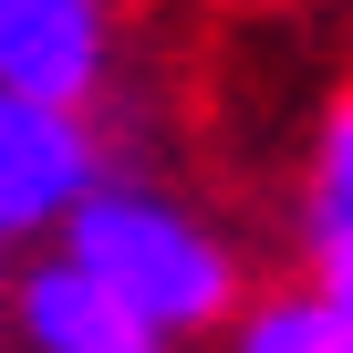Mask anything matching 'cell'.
Masks as SVG:
<instances>
[{"mask_svg": "<svg viewBox=\"0 0 353 353\" xmlns=\"http://www.w3.org/2000/svg\"><path fill=\"white\" fill-rule=\"evenodd\" d=\"M63 260L83 281H104L156 343L166 332H198L229 312V250L198 229V219H176L166 198H125V188H94L73 219H63Z\"/></svg>", "mask_w": 353, "mask_h": 353, "instance_id": "cell-1", "label": "cell"}, {"mask_svg": "<svg viewBox=\"0 0 353 353\" xmlns=\"http://www.w3.org/2000/svg\"><path fill=\"white\" fill-rule=\"evenodd\" d=\"M104 73V0H0V94L83 104Z\"/></svg>", "mask_w": 353, "mask_h": 353, "instance_id": "cell-3", "label": "cell"}, {"mask_svg": "<svg viewBox=\"0 0 353 353\" xmlns=\"http://www.w3.org/2000/svg\"><path fill=\"white\" fill-rule=\"evenodd\" d=\"M322 312H332V332L353 343V239H322V291H312Z\"/></svg>", "mask_w": 353, "mask_h": 353, "instance_id": "cell-7", "label": "cell"}, {"mask_svg": "<svg viewBox=\"0 0 353 353\" xmlns=\"http://www.w3.org/2000/svg\"><path fill=\"white\" fill-rule=\"evenodd\" d=\"M312 219H322V239H353V104L322 135V198H312Z\"/></svg>", "mask_w": 353, "mask_h": 353, "instance_id": "cell-6", "label": "cell"}, {"mask_svg": "<svg viewBox=\"0 0 353 353\" xmlns=\"http://www.w3.org/2000/svg\"><path fill=\"white\" fill-rule=\"evenodd\" d=\"M83 198H94V135H83V114L0 94V239L52 229Z\"/></svg>", "mask_w": 353, "mask_h": 353, "instance_id": "cell-2", "label": "cell"}, {"mask_svg": "<svg viewBox=\"0 0 353 353\" xmlns=\"http://www.w3.org/2000/svg\"><path fill=\"white\" fill-rule=\"evenodd\" d=\"M21 332H32L42 353H156V332H145L104 281H83L73 260H52V270L21 281Z\"/></svg>", "mask_w": 353, "mask_h": 353, "instance_id": "cell-4", "label": "cell"}, {"mask_svg": "<svg viewBox=\"0 0 353 353\" xmlns=\"http://www.w3.org/2000/svg\"><path fill=\"white\" fill-rule=\"evenodd\" d=\"M239 353H353V343L332 332V312H322L312 291H291V301H260V312H250Z\"/></svg>", "mask_w": 353, "mask_h": 353, "instance_id": "cell-5", "label": "cell"}]
</instances>
